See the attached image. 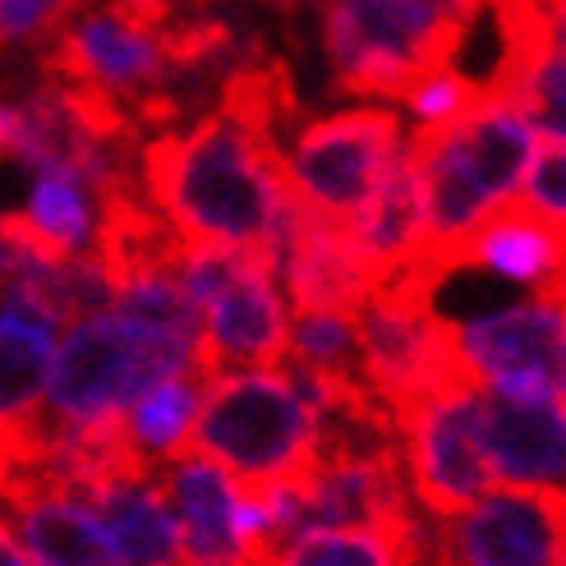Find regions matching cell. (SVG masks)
Returning <instances> with one entry per match:
<instances>
[{
    "instance_id": "cell-25",
    "label": "cell",
    "mask_w": 566,
    "mask_h": 566,
    "mask_svg": "<svg viewBox=\"0 0 566 566\" xmlns=\"http://www.w3.org/2000/svg\"><path fill=\"white\" fill-rule=\"evenodd\" d=\"M484 93L489 88L479 78L461 74L457 65H447V70H433L429 78H419L406 97V106L415 116V129H442L451 120H461L465 111H474Z\"/></svg>"
},
{
    "instance_id": "cell-27",
    "label": "cell",
    "mask_w": 566,
    "mask_h": 566,
    "mask_svg": "<svg viewBox=\"0 0 566 566\" xmlns=\"http://www.w3.org/2000/svg\"><path fill=\"white\" fill-rule=\"evenodd\" d=\"M78 0H0V28H6V46L42 51V42L65 23V14Z\"/></svg>"
},
{
    "instance_id": "cell-10",
    "label": "cell",
    "mask_w": 566,
    "mask_h": 566,
    "mask_svg": "<svg viewBox=\"0 0 566 566\" xmlns=\"http://www.w3.org/2000/svg\"><path fill=\"white\" fill-rule=\"evenodd\" d=\"M461 346L484 387L566 401V300L539 291L502 314L461 323Z\"/></svg>"
},
{
    "instance_id": "cell-15",
    "label": "cell",
    "mask_w": 566,
    "mask_h": 566,
    "mask_svg": "<svg viewBox=\"0 0 566 566\" xmlns=\"http://www.w3.org/2000/svg\"><path fill=\"white\" fill-rule=\"evenodd\" d=\"M6 530L38 557V566H125L116 534L106 530L97 506L74 493H42L6 502Z\"/></svg>"
},
{
    "instance_id": "cell-22",
    "label": "cell",
    "mask_w": 566,
    "mask_h": 566,
    "mask_svg": "<svg viewBox=\"0 0 566 566\" xmlns=\"http://www.w3.org/2000/svg\"><path fill=\"white\" fill-rule=\"evenodd\" d=\"M203 387H208L203 374H180V378H166L161 387H153L134 410H125L138 451H144L157 470L180 457V447L198 419V406H203Z\"/></svg>"
},
{
    "instance_id": "cell-31",
    "label": "cell",
    "mask_w": 566,
    "mask_h": 566,
    "mask_svg": "<svg viewBox=\"0 0 566 566\" xmlns=\"http://www.w3.org/2000/svg\"><path fill=\"white\" fill-rule=\"evenodd\" d=\"M429 566H433V562H429Z\"/></svg>"
},
{
    "instance_id": "cell-12",
    "label": "cell",
    "mask_w": 566,
    "mask_h": 566,
    "mask_svg": "<svg viewBox=\"0 0 566 566\" xmlns=\"http://www.w3.org/2000/svg\"><path fill=\"white\" fill-rule=\"evenodd\" d=\"M281 263L268 253H244L235 276L203 304V350L198 369L203 378L231 374V369H276L291 359V318L286 300L276 291Z\"/></svg>"
},
{
    "instance_id": "cell-21",
    "label": "cell",
    "mask_w": 566,
    "mask_h": 566,
    "mask_svg": "<svg viewBox=\"0 0 566 566\" xmlns=\"http://www.w3.org/2000/svg\"><path fill=\"white\" fill-rule=\"evenodd\" d=\"M116 286V314L144 332L171 336V342H185L193 350H203V327L208 314L185 286L180 263H148L134 268L125 276L111 281Z\"/></svg>"
},
{
    "instance_id": "cell-5",
    "label": "cell",
    "mask_w": 566,
    "mask_h": 566,
    "mask_svg": "<svg viewBox=\"0 0 566 566\" xmlns=\"http://www.w3.org/2000/svg\"><path fill=\"white\" fill-rule=\"evenodd\" d=\"M438 281L401 272L355 308L364 369L378 391V401L401 415L415 401H429L438 391L484 387L479 369L461 346V327L447 323L433 304Z\"/></svg>"
},
{
    "instance_id": "cell-18",
    "label": "cell",
    "mask_w": 566,
    "mask_h": 566,
    "mask_svg": "<svg viewBox=\"0 0 566 566\" xmlns=\"http://www.w3.org/2000/svg\"><path fill=\"white\" fill-rule=\"evenodd\" d=\"M88 502L97 506L106 530L116 534L125 566H189L185 530L161 474L116 479V484L88 493Z\"/></svg>"
},
{
    "instance_id": "cell-3",
    "label": "cell",
    "mask_w": 566,
    "mask_h": 566,
    "mask_svg": "<svg viewBox=\"0 0 566 566\" xmlns=\"http://www.w3.org/2000/svg\"><path fill=\"white\" fill-rule=\"evenodd\" d=\"M208 457L249 484L308 479L323 457V423L308 387L281 369H231L203 387L180 457Z\"/></svg>"
},
{
    "instance_id": "cell-30",
    "label": "cell",
    "mask_w": 566,
    "mask_h": 566,
    "mask_svg": "<svg viewBox=\"0 0 566 566\" xmlns=\"http://www.w3.org/2000/svg\"><path fill=\"white\" fill-rule=\"evenodd\" d=\"M548 295H557V300H566V272L553 281V286H548Z\"/></svg>"
},
{
    "instance_id": "cell-17",
    "label": "cell",
    "mask_w": 566,
    "mask_h": 566,
    "mask_svg": "<svg viewBox=\"0 0 566 566\" xmlns=\"http://www.w3.org/2000/svg\"><path fill=\"white\" fill-rule=\"evenodd\" d=\"M461 268H484L502 281H516V286L548 291L566 272V235L548 217L512 198L474 231V240L461 253Z\"/></svg>"
},
{
    "instance_id": "cell-19",
    "label": "cell",
    "mask_w": 566,
    "mask_h": 566,
    "mask_svg": "<svg viewBox=\"0 0 566 566\" xmlns=\"http://www.w3.org/2000/svg\"><path fill=\"white\" fill-rule=\"evenodd\" d=\"M97 189L78 176L46 171L33 180V193L19 212H6V231L23 235L55 259H83L97 249V217H93Z\"/></svg>"
},
{
    "instance_id": "cell-23",
    "label": "cell",
    "mask_w": 566,
    "mask_h": 566,
    "mask_svg": "<svg viewBox=\"0 0 566 566\" xmlns=\"http://www.w3.org/2000/svg\"><path fill=\"white\" fill-rule=\"evenodd\" d=\"M276 566H419V557L369 525H314L281 548Z\"/></svg>"
},
{
    "instance_id": "cell-7",
    "label": "cell",
    "mask_w": 566,
    "mask_h": 566,
    "mask_svg": "<svg viewBox=\"0 0 566 566\" xmlns=\"http://www.w3.org/2000/svg\"><path fill=\"white\" fill-rule=\"evenodd\" d=\"M406 144L410 138L396 111L355 106L332 111V116H304L281 166L308 203L342 221H355L387 180L396 157L406 153Z\"/></svg>"
},
{
    "instance_id": "cell-28",
    "label": "cell",
    "mask_w": 566,
    "mask_h": 566,
    "mask_svg": "<svg viewBox=\"0 0 566 566\" xmlns=\"http://www.w3.org/2000/svg\"><path fill=\"white\" fill-rule=\"evenodd\" d=\"M0 566H38V557L14 539V530H6V539H0Z\"/></svg>"
},
{
    "instance_id": "cell-9",
    "label": "cell",
    "mask_w": 566,
    "mask_h": 566,
    "mask_svg": "<svg viewBox=\"0 0 566 566\" xmlns=\"http://www.w3.org/2000/svg\"><path fill=\"white\" fill-rule=\"evenodd\" d=\"M433 566H566V493L493 489L438 530Z\"/></svg>"
},
{
    "instance_id": "cell-24",
    "label": "cell",
    "mask_w": 566,
    "mask_h": 566,
    "mask_svg": "<svg viewBox=\"0 0 566 566\" xmlns=\"http://www.w3.org/2000/svg\"><path fill=\"white\" fill-rule=\"evenodd\" d=\"M286 364H291L295 374H323V378H359V382H369L355 314H295V323H291V359Z\"/></svg>"
},
{
    "instance_id": "cell-14",
    "label": "cell",
    "mask_w": 566,
    "mask_h": 566,
    "mask_svg": "<svg viewBox=\"0 0 566 566\" xmlns=\"http://www.w3.org/2000/svg\"><path fill=\"white\" fill-rule=\"evenodd\" d=\"M161 479L185 530L189 566H244L240 479L208 457H185L161 465Z\"/></svg>"
},
{
    "instance_id": "cell-20",
    "label": "cell",
    "mask_w": 566,
    "mask_h": 566,
    "mask_svg": "<svg viewBox=\"0 0 566 566\" xmlns=\"http://www.w3.org/2000/svg\"><path fill=\"white\" fill-rule=\"evenodd\" d=\"M51 323L23 308H6L0 323V355H6V387H0V438L46 419V391L55 374Z\"/></svg>"
},
{
    "instance_id": "cell-1",
    "label": "cell",
    "mask_w": 566,
    "mask_h": 566,
    "mask_svg": "<svg viewBox=\"0 0 566 566\" xmlns=\"http://www.w3.org/2000/svg\"><path fill=\"white\" fill-rule=\"evenodd\" d=\"M138 157L153 208L185 240L268 253L281 263L295 185L226 106L153 134Z\"/></svg>"
},
{
    "instance_id": "cell-2",
    "label": "cell",
    "mask_w": 566,
    "mask_h": 566,
    "mask_svg": "<svg viewBox=\"0 0 566 566\" xmlns=\"http://www.w3.org/2000/svg\"><path fill=\"white\" fill-rule=\"evenodd\" d=\"M534 134L539 129L497 93H484L474 111L442 129L410 134L423 176V208H429V244L410 272L438 286L461 272V253L474 231L521 193L530 161L539 153Z\"/></svg>"
},
{
    "instance_id": "cell-16",
    "label": "cell",
    "mask_w": 566,
    "mask_h": 566,
    "mask_svg": "<svg viewBox=\"0 0 566 566\" xmlns=\"http://www.w3.org/2000/svg\"><path fill=\"white\" fill-rule=\"evenodd\" d=\"M350 231L382 281L419 268L423 244H429V208H423V176H419V157L410 144L396 157L378 193L369 198V208L350 221Z\"/></svg>"
},
{
    "instance_id": "cell-4",
    "label": "cell",
    "mask_w": 566,
    "mask_h": 566,
    "mask_svg": "<svg viewBox=\"0 0 566 566\" xmlns=\"http://www.w3.org/2000/svg\"><path fill=\"white\" fill-rule=\"evenodd\" d=\"M318 46L342 97H410L419 78L457 65L470 28L433 0H314Z\"/></svg>"
},
{
    "instance_id": "cell-11",
    "label": "cell",
    "mask_w": 566,
    "mask_h": 566,
    "mask_svg": "<svg viewBox=\"0 0 566 566\" xmlns=\"http://www.w3.org/2000/svg\"><path fill=\"white\" fill-rule=\"evenodd\" d=\"M281 276H286L295 314H355L382 276L355 240L350 221L323 212L295 189L286 212V244H281Z\"/></svg>"
},
{
    "instance_id": "cell-29",
    "label": "cell",
    "mask_w": 566,
    "mask_h": 566,
    "mask_svg": "<svg viewBox=\"0 0 566 566\" xmlns=\"http://www.w3.org/2000/svg\"><path fill=\"white\" fill-rule=\"evenodd\" d=\"M553 23H557V38L566 42V0H553Z\"/></svg>"
},
{
    "instance_id": "cell-6",
    "label": "cell",
    "mask_w": 566,
    "mask_h": 566,
    "mask_svg": "<svg viewBox=\"0 0 566 566\" xmlns=\"http://www.w3.org/2000/svg\"><path fill=\"white\" fill-rule=\"evenodd\" d=\"M198 369V350L171 336L125 323L120 314H93L65 327L55 346V374L46 391V415L55 419H102L134 410L153 387Z\"/></svg>"
},
{
    "instance_id": "cell-13",
    "label": "cell",
    "mask_w": 566,
    "mask_h": 566,
    "mask_svg": "<svg viewBox=\"0 0 566 566\" xmlns=\"http://www.w3.org/2000/svg\"><path fill=\"white\" fill-rule=\"evenodd\" d=\"M479 423L497 484L566 493V401L484 391Z\"/></svg>"
},
{
    "instance_id": "cell-26",
    "label": "cell",
    "mask_w": 566,
    "mask_h": 566,
    "mask_svg": "<svg viewBox=\"0 0 566 566\" xmlns=\"http://www.w3.org/2000/svg\"><path fill=\"white\" fill-rule=\"evenodd\" d=\"M521 203L534 208L539 217H548L557 231L566 235V144L562 138H548V144L534 153L525 185H521Z\"/></svg>"
},
{
    "instance_id": "cell-8",
    "label": "cell",
    "mask_w": 566,
    "mask_h": 566,
    "mask_svg": "<svg viewBox=\"0 0 566 566\" xmlns=\"http://www.w3.org/2000/svg\"><path fill=\"white\" fill-rule=\"evenodd\" d=\"M479 401H484V387H457L396 415L410 489L423 512L438 521L470 512L497 484L493 457L484 447V423H479Z\"/></svg>"
}]
</instances>
